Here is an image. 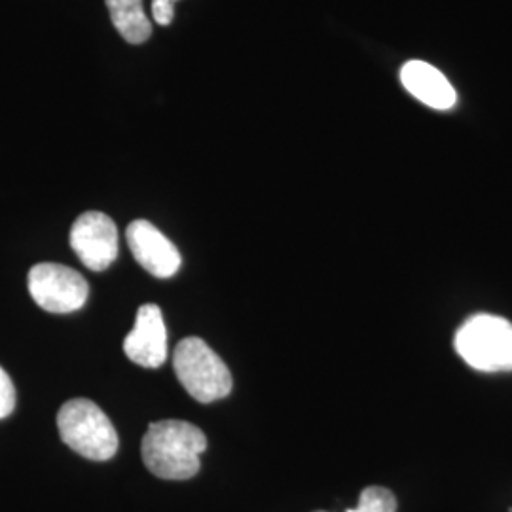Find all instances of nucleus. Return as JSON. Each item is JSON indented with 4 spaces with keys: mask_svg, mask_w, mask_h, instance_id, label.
<instances>
[{
    "mask_svg": "<svg viewBox=\"0 0 512 512\" xmlns=\"http://www.w3.org/2000/svg\"><path fill=\"white\" fill-rule=\"evenodd\" d=\"M110 21L129 44H143L152 35V25L143 10V0H105Z\"/></svg>",
    "mask_w": 512,
    "mask_h": 512,
    "instance_id": "obj_10",
    "label": "nucleus"
},
{
    "mask_svg": "<svg viewBox=\"0 0 512 512\" xmlns=\"http://www.w3.org/2000/svg\"><path fill=\"white\" fill-rule=\"evenodd\" d=\"M129 249L135 260L154 277L167 279L181 268V253L164 234L148 220H133L126 230Z\"/></svg>",
    "mask_w": 512,
    "mask_h": 512,
    "instance_id": "obj_7",
    "label": "nucleus"
},
{
    "mask_svg": "<svg viewBox=\"0 0 512 512\" xmlns=\"http://www.w3.org/2000/svg\"><path fill=\"white\" fill-rule=\"evenodd\" d=\"M346 512H397V497L382 486H368L359 497V505Z\"/></svg>",
    "mask_w": 512,
    "mask_h": 512,
    "instance_id": "obj_11",
    "label": "nucleus"
},
{
    "mask_svg": "<svg viewBox=\"0 0 512 512\" xmlns=\"http://www.w3.org/2000/svg\"><path fill=\"white\" fill-rule=\"evenodd\" d=\"M459 357L480 372L512 370V323L492 313L469 317L456 332Z\"/></svg>",
    "mask_w": 512,
    "mask_h": 512,
    "instance_id": "obj_3",
    "label": "nucleus"
},
{
    "mask_svg": "<svg viewBox=\"0 0 512 512\" xmlns=\"http://www.w3.org/2000/svg\"><path fill=\"white\" fill-rule=\"evenodd\" d=\"M16 408V387L10 376L0 368V420L8 418Z\"/></svg>",
    "mask_w": 512,
    "mask_h": 512,
    "instance_id": "obj_12",
    "label": "nucleus"
},
{
    "mask_svg": "<svg viewBox=\"0 0 512 512\" xmlns=\"http://www.w3.org/2000/svg\"><path fill=\"white\" fill-rule=\"evenodd\" d=\"M205 450L207 437L202 429L181 420L150 423L141 444L148 471L164 480H188L198 475Z\"/></svg>",
    "mask_w": 512,
    "mask_h": 512,
    "instance_id": "obj_1",
    "label": "nucleus"
},
{
    "mask_svg": "<svg viewBox=\"0 0 512 512\" xmlns=\"http://www.w3.org/2000/svg\"><path fill=\"white\" fill-rule=\"evenodd\" d=\"M173 2L175 0H152V18H154L158 25L167 27L175 18Z\"/></svg>",
    "mask_w": 512,
    "mask_h": 512,
    "instance_id": "obj_13",
    "label": "nucleus"
},
{
    "mask_svg": "<svg viewBox=\"0 0 512 512\" xmlns=\"http://www.w3.org/2000/svg\"><path fill=\"white\" fill-rule=\"evenodd\" d=\"M29 293L42 310L73 313L86 304L90 287L73 268L42 262L29 272Z\"/></svg>",
    "mask_w": 512,
    "mask_h": 512,
    "instance_id": "obj_5",
    "label": "nucleus"
},
{
    "mask_svg": "<svg viewBox=\"0 0 512 512\" xmlns=\"http://www.w3.org/2000/svg\"><path fill=\"white\" fill-rule=\"evenodd\" d=\"M129 361L145 368H158L167 359V330L164 315L156 304H145L137 311L135 327L124 340Z\"/></svg>",
    "mask_w": 512,
    "mask_h": 512,
    "instance_id": "obj_8",
    "label": "nucleus"
},
{
    "mask_svg": "<svg viewBox=\"0 0 512 512\" xmlns=\"http://www.w3.org/2000/svg\"><path fill=\"white\" fill-rule=\"evenodd\" d=\"M173 368L186 393L198 403H215L232 391L234 380L228 366L202 338L188 336L179 342Z\"/></svg>",
    "mask_w": 512,
    "mask_h": 512,
    "instance_id": "obj_4",
    "label": "nucleus"
},
{
    "mask_svg": "<svg viewBox=\"0 0 512 512\" xmlns=\"http://www.w3.org/2000/svg\"><path fill=\"white\" fill-rule=\"evenodd\" d=\"M61 440L82 458L109 461L118 452V433L107 414L88 399H73L57 414Z\"/></svg>",
    "mask_w": 512,
    "mask_h": 512,
    "instance_id": "obj_2",
    "label": "nucleus"
},
{
    "mask_svg": "<svg viewBox=\"0 0 512 512\" xmlns=\"http://www.w3.org/2000/svg\"><path fill=\"white\" fill-rule=\"evenodd\" d=\"M71 247L92 272H105L118 256V228L109 215L88 211L74 220Z\"/></svg>",
    "mask_w": 512,
    "mask_h": 512,
    "instance_id": "obj_6",
    "label": "nucleus"
},
{
    "mask_svg": "<svg viewBox=\"0 0 512 512\" xmlns=\"http://www.w3.org/2000/svg\"><path fill=\"white\" fill-rule=\"evenodd\" d=\"M401 82L406 92L412 93L423 105L431 109H454L458 95L446 76L429 63L408 61L401 69Z\"/></svg>",
    "mask_w": 512,
    "mask_h": 512,
    "instance_id": "obj_9",
    "label": "nucleus"
}]
</instances>
